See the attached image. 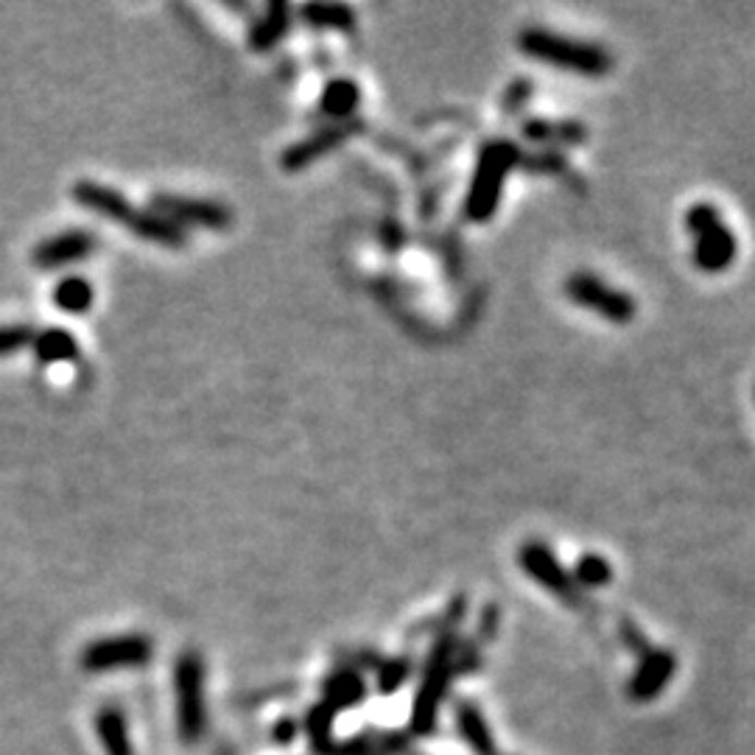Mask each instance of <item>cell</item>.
<instances>
[{"label": "cell", "mask_w": 755, "mask_h": 755, "mask_svg": "<svg viewBox=\"0 0 755 755\" xmlns=\"http://www.w3.org/2000/svg\"><path fill=\"white\" fill-rule=\"evenodd\" d=\"M517 48L537 62H549L560 71L580 73V76L596 78L613 71V57L596 42L562 37V34L546 32V28H523L517 34Z\"/></svg>", "instance_id": "obj_1"}, {"label": "cell", "mask_w": 755, "mask_h": 755, "mask_svg": "<svg viewBox=\"0 0 755 755\" xmlns=\"http://www.w3.org/2000/svg\"><path fill=\"white\" fill-rule=\"evenodd\" d=\"M523 155L515 143L510 141H492L487 143L485 149L478 151L476 171H473L471 191H467L465 199V216L471 221L485 224L487 219H492L501 205V191L503 182L510 176V171L515 166H521Z\"/></svg>", "instance_id": "obj_2"}, {"label": "cell", "mask_w": 755, "mask_h": 755, "mask_svg": "<svg viewBox=\"0 0 755 755\" xmlns=\"http://www.w3.org/2000/svg\"><path fill=\"white\" fill-rule=\"evenodd\" d=\"M685 230L694 235V264H697V269L708 271V275H719L736 260V235L724 224L722 214L710 202H699V205L689 207Z\"/></svg>", "instance_id": "obj_3"}, {"label": "cell", "mask_w": 755, "mask_h": 755, "mask_svg": "<svg viewBox=\"0 0 755 755\" xmlns=\"http://www.w3.org/2000/svg\"><path fill=\"white\" fill-rule=\"evenodd\" d=\"M151 210L174 221L182 230H207V233H227L233 227V210L221 202L194 199V196L180 194H155L151 196Z\"/></svg>", "instance_id": "obj_4"}, {"label": "cell", "mask_w": 755, "mask_h": 755, "mask_svg": "<svg viewBox=\"0 0 755 755\" xmlns=\"http://www.w3.org/2000/svg\"><path fill=\"white\" fill-rule=\"evenodd\" d=\"M565 294H569V300H574L576 305H582V308L596 310L607 322L626 325L635 319V300L630 297V294H624L621 289L607 285L605 280L590 275V271H574V275L565 280Z\"/></svg>", "instance_id": "obj_5"}, {"label": "cell", "mask_w": 755, "mask_h": 755, "mask_svg": "<svg viewBox=\"0 0 755 755\" xmlns=\"http://www.w3.org/2000/svg\"><path fill=\"white\" fill-rule=\"evenodd\" d=\"M517 562H521V569L526 571L537 585H543L546 590L560 596L562 601H569L571 607L582 605L576 582H571V574L562 569L560 560H557L555 551H551L549 546H543V543L537 540L526 543V546H521V551H517Z\"/></svg>", "instance_id": "obj_6"}, {"label": "cell", "mask_w": 755, "mask_h": 755, "mask_svg": "<svg viewBox=\"0 0 755 755\" xmlns=\"http://www.w3.org/2000/svg\"><path fill=\"white\" fill-rule=\"evenodd\" d=\"M362 130H364V123L358 121V118H353V121H342V123H328V126H322V130H317L314 135L305 137V141H297L294 146H289V149L280 155V168L289 171V174L303 171V168L314 166V162L322 160V157L330 155L333 149H339L344 141H350L355 132H362Z\"/></svg>", "instance_id": "obj_7"}, {"label": "cell", "mask_w": 755, "mask_h": 755, "mask_svg": "<svg viewBox=\"0 0 755 755\" xmlns=\"http://www.w3.org/2000/svg\"><path fill=\"white\" fill-rule=\"evenodd\" d=\"M151 660V641L143 635H112V638L93 641L82 655L87 671H110L121 666H141Z\"/></svg>", "instance_id": "obj_8"}, {"label": "cell", "mask_w": 755, "mask_h": 755, "mask_svg": "<svg viewBox=\"0 0 755 755\" xmlns=\"http://www.w3.org/2000/svg\"><path fill=\"white\" fill-rule=\"evenodd\" d=\"M202 658L185 653L176 663V691H180V730L187 742H194L202 730L205 708H202Z\"/></svg>", "instance_id": "obj_9"}, {"label": "cell", "mask_w": 755, "mask_h": 755, "mask_svg": "<svg viewBox=\"0 0 755 755\" xmlns=\"http://www.w3.org/2000/svg\"><path fill=\"white\" fill-rule=\"evenodd\" d=\"M98 239L90 230H65L51 239L39 241L32 252V264L42 271L62 269V266L82 264L96 252Z\"/></svg>", "instance_id": "obj_10"}, {"label": "cell", "mask_w": 755, "mask_h": 755, "mask_svg": "<svg viewBox=\"0 0 755 755\" xmlns=\"http://www.w3.org/2000/svg\"><path fill=\"white\" fill-rule=\"evenodd\" d=\"M71 196L78 207H84V210H90V214L101 216V219L107 221H115L118 227L130 224V219L137 210V207L121 194V191H115V187L110 185H101V182H93V180L76 182V185L71 187Z\"/></svg>", "instance_id": "obj_11"}, {"label": "cell", "mask_w": 755, "mask_h": 755, "mask_svg": "<svg viewBox=\"0 0 755 755\" xmlns=\"http://www.w3.org/2000/svg\"><path fill=\"white\" fill-rule=\"evenodd\" d=\"M32 353L39 367H53V364L78 362L82 358V344L68 328L51 325V328L34 330Z\"/></svg>", "instance_id": "obj_12"}, {"label": "cell", "mask_w": 755, "mask_h": 755, "mask_svg": "<svg viewBox=\"0 0 755 755\" xmlns=\"http://www.w3.org/2000/svg\"><path fill=\"white\" fill-rule=\"evenodd\" d=\"M291 23H294V9L285 3V0H271L266 12L260 14L255 23H252L249 34H246V42L255 53H266L275 46H280V39H285V34L291 32Z\"/></svg>", "instance_id": "obj_13"}, {"label": "cell", "mask_w": 755, "mask_h": 755, "mask_svg": "<svg viewBox=\"0 0 755 755\" xmlns=\"http://www.w3.org/2000/svg\"><path fill=\"white\" fill-rule=\"evenodd\" d=\"M126 230L135 233L137 239L168 246V249H185L187 241H191V235H187L182 227H176L174 221H168L166 216L155 214V210H135V216L130 219Z\"/></svg>", "instance_id": "obj_14"}, {"label": "cell", "mask_w": 755, "mask_h": 755, "mask_svg": "<svg viewBox=\"0 0 755 755\" xmlns=\"http://www.w3.org/2000/svg\"><path fill=\"white\" fill-rule=\"evenodd\" d=\"M362 107V87L353 78H330L325 84L322 96H319L317 110L322 112L325 118H330L333 123L342 121H353L355 110Z\"/></svg>", "instance_id": "obj_15"}, {"label": "cell", "mask_w": 755, "mask_h": 755, "mask_svg": "<svg viewBox=\"0 0 755 755\" xmlns=\"http://www.w3.org/2000/svg\"><path fill=\"white\" fill-rule=\"evenodd\" d=\"M674 655L666 653V649H655V653L644 655V663L641 671L635 674V680L630 683V694L635 699H653L655 694L663 691V685L669 683L671 674H674Z\"/></svg>", "instance_id": "obj_16"}, {"label": "cell", "mask_w": 755, "mask_h": 755, "mask_svg": "<svg viewBox=\"0 0 755 755\" xmlns=\"http://www.w3.org/2000/svg\"><path fill=\"white\" fill-rule=\"evenodd\" d=\"M297 17L314 32L353 34L355 23H358L355 9L348 3H305L297 9Z\"/></svg>", "instance_id": "obj_17"}, {"label": "cell", "mask_w": 755, "mask_h": 755, "mask_svg": "<svg viewBox=\"0 0 755 755\" xmlns=\"http://www.w3.org/2000/svg\"><path fill=\"white\" fill-rule=\"evenodd\" d=\"M51 303L59 310L71 314V317H84L93 308V303H96V289H93V283L84 275H68V278H62L53 285Z\"/></svg>", "instance_id": "obj_18"}, {"label": "cell", "mask_w": 755, "mask_h": 755, "mask_svg": "<svg viewBox=\"0 0 755 755\" xmlns=\"http://www.w3.org/2000/svg\"><path fill=\"white\" fill-rule=\"evenodd\" d=\"M456 722H459V730H462V736H465V742L471 744L478 755H496V744H492L490 728H487L482 714H478L473 705H459Z\"/></svg>", "instance_id": "obj_19"}, {"label": "cell", "mask_w": 755, "mask_h": 755, "mask_svg": "<svg viewBox=\"0 0 755 755\" xmlns=\"http://www.w3.org/2000/svg\"><path fill=\"white\" fill-rule=\"evenodd\" d=\"M523 137L537 143H582L585 141V126L569 121H526L523 123Z\"/></svg>", "instance_id": "obj_20"}, {"label": "cell", "mask_w": 755, "mask_h": 755, "mask_svg": "<svg viewBox=\"0 0 755 755\" xmlns=\"http://www.w3.org/2000/svg\"><path fill=\"white\" fill-rule=\"evenodd\" d=\"M98 733L103 739V747L110 755H132L130 736H126V722L115 708H103L98 714Z\"/></svg>", "instance_id": "obj_21"}, {"label": "cell", "mask_w": 755, "mask_h": 755, "mask_svg": "<svg viewBox=\"0 0 755 755\" xmlns=\"http://www.w3.org/2000/svg\"><path fill=\"white\" fill-rule=\"evenodd\" d=\"M574 576L582 587H605L613 580V565L601 555H582L574 565Z\"/></svg>", "instance_id": "obj_22"}, {"label": "cell", "mask_w": 755, "mask_h": 755, "mask_svg": "<svg viewBox=\"0 0 755 755\" xmlns=\"http://www.w3.org/2000/svg\"><path fill=\"white\" fill-rule=\"evenodd\" d=\"M32 339H34L32 325H23V322L0 325V358L32 348Z\"/></svg>", "instance_id": "obj_23"}]
</instances>
